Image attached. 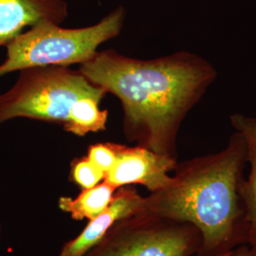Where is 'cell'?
I'll return each instance as SVG.
<instances>
[{
  "label": "cell",
  "instance_id": "5",
  "mask_svg": "<svg viewBox=\"0 0 256 256\" xmlns=\"http://www.w3.org/2000/svg\"><path fill=\"white\" fill-rule=\"evenodd\" d=\"M200 248L191 224L144 210L117 222L84 256H198Z\"/></svg>",
  "mask_w": 256,
  "mask_h": 256
},
{
  "label": "cell",
  "instance_id": "4",
  "mask_svg": "<svg viewBox=\"0 0 256 256\" xmlns=\"http://www.w3.org/2000/svg\"><path fill=\"white\" fill-rule=\"evenodd\" d=\"M120 6L98 23L88 27L66 28L43 20L12 39L7 46L0 77L20 70L50 66H70L88 61L99 46L118 36L126 20Z\"/></svg>",
  "mask_w": 256,
  "mask_h": 256
},
{
  "label": "cell",
  "instance_id": "3",
  "mask_svg": "<svg viewBox=\"0 0 256 256\" xmlns=\"http://www.w3.org/2000/svg\"><path fill=\"white\" fill-rule=\"evenodd\" d=\"M14 84L0 94V126L18 118L54 122L77 137L104 131L106 92L78 70L50 66L18 72Z\"/></svg>",
  "mask_w": 256,
  "mask_h": 256
},
{
  "label": "cell",
  "instance_id": "13",
  "mask_svg": "<svg viewBox=\"0 0 256 256\" xmlns=\"http://www.w3.org/2000/svg\"><path fill=\"white\" fill-rule=\"evenodd\" d=\"M229 256H256L252 252V250L247 245H242L240 247L234 248Z\"/></svg>",
  "mask_w": 256,
  "mask_h": 256
},
{
  "label": "cell",
  "instance_id": "10",
  "mask_svg": "<svg viewBox=\"0 0 256 256\" xmlns=\"http://www.w3.org/2000/svg\"><path fill=\"white\" fill-rule=\"evenodd\" d=\"M116 191L115 186L104 180L92 188L84 189L76 198L61 196L58 206L74 220H92L110 206Z\"/></svg>",
  "mask_w": 256,
  "mask_h": 256
},
{
  "label": "cell",
  "instance_id": "9",
  "mask_svg": "<svg viewBox=\"0 0 256 256\" xmlns=\"http://www.w3.org/2000/svg\"><path fill=\"white\" fill-rule=\"evenodd\" d=\"M232 128L246 142L250 173L241 184V196L244 204L247 224V245L256 256V118L242 113L230 116Z\"/></svg>",
  "mask_w": 256,
  "mask_h": 256
},
{
  "label": "cell",
  "instance_id": "15",
  "mask_svg": "<svg viewBox=\"0 0 256 256\" xmlns=\"http://www.w3.org/2000/svg\"><path fill=\"white\" fill-rule=\"evenodd\" d=\"M0 238H1V225H0Z\"/></svg>",
  "mask_w": 256,
  "mask_h": 256
},
{
  "label": "cell",
  "instance_id": "1",
  "mask_svg": "<svg viewBox=\"0 0 256 256\" xmlns=\"http://www.w3.org/2000/svg\"><path fill=\"white\" fill-rule=\"evenodd\" d=\"M79 70L119 99L129 142L176 160L183 120L218 75L208 60L188 50L149 60L98 50Z\"/></svg>",
  "mask_w": 256,
  "mask_h": 256
},
{
  "label": "cell",
  "instance_id": "14",
  "mask_svg": "<svg viewBox=\"0 0 256 256\" xmlns=\"http://www.w3.org/2000/svg\"><path fill=\"white\" fill-rule=\"evenodd\" d=\"M227 252V254H220V256H229L230 254V252Z\"/></svg>",
  "mask_w": 256,
  "mask_h": 256
},
{
  "label": "cell",
  "instance_id": "11",
  "mask_svg": "<svg viewBox=\"0 0 256 256\" xmlns=\"http://www.w3.org/2000/svg\"><path fill=\"white\" fill-rule=\"evenodd\" d=\"M70 178L82 190L92 188L104 180L106 173L93 164L86 156L76 158L70 164Z\"/></svg>",
  "mask_w": 256,
  "mask_h": 256
},
{
  "label": "cell",
  "instance_id": "2",
  "mask_svg": "<svg viewBox=\"0 0 256 256\" xmlns=\"http://www.w3.org/2000/svg\"><path fill=\"white\" fill-rule=\"evenodd\" d=\"M247 164L246 142L234 130L218 152L178 162L170 185L144 196L146 212L198 230V256H220L246 245L241 184Z\"/></svg>",
  "mask_w": 256,
  "mask_h": 256
},
{
  "label": "cell",
  "instance_id": "7",
  "mask_svg": "<svg viewBox=\"0 0 256 256\" xmlns=\"http://www.w3.org/2000/svg\"><path fill=\"white\" fill-rule=\"evenodd\" d=\"M146 198L132 186L117 189L110 206L92 220L75 238L68 241L58 256H84L122 220L146 210Z\"/></svg>",
  "mask_w": 256,
  "mask_h": 256
},
{
  "label": "cell",
  "instance_id": "12",
  "mask_svg": "<svg viewBox=\"0 0 256 256\" xmlns=\"http://www.w3.org/2000/svg\"><path fill=\"white\" fill-rule=\"evenodd\" d=\"M92 164L100 168L106 174L112 169L117 160L116 144H95L88 147L86 154Z\"/></svg>",
  "mask_w": 256,
  "mask_h": 256
},
{
  "label": "cell",
  "instance_id": "8",
  "mask_svg": "<svg viewBox=\"0 0 256 256\" xmlns=\"http://www.w3.org/2000/svg\"><path fill=\"white\" fill-rule=\"evenodd\" d=\"M68 16L64 0H0V46L43 20L61 25Z\"/></svg>",
  "mask_w": 256,
  "mask_h": 256
},
{
  "label": "cell",
  "instance_id": "6",
  "mask_svg": "<svg viewBox=\"0 0 256 256\" xmlns=\"http://www.w3.org/2000/svg\"><path fill=\"white\" fill-rule=\"evenodd\" d=\"M117 160L104 180L117 189L142 185L150 192L162 190L172 182L178 160L162 155L146 147L128 146L116 144Z\"/></svg>",
  "mask_w": 256,
  "mask_h": 256
}]
</instances>
